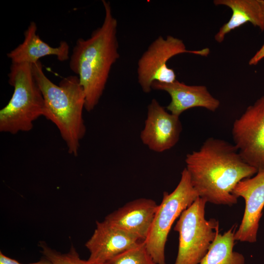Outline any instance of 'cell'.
Segmentation results:
<instances>
[{
  "mask_svg": "<svg viewBox=\"0 0 264 264\" xmlns=\"http://www.w3.org/2000/svg\"><path fill=\"white\" fill-rule=\"evenodd\" d=\"M261 3H262V4L263 11H264V0H261Z\"/></svg>",
  "mask_w": 264,
  "mask_h": 264,
  "instance_id": "22",
  "label": "cell"
},
{
  "mask_svg": "<svg viewBox=\"0 0 264 264\" xmlns=\"http://www.w3.org/2000/svg\"><path fill=\"white\" fill-rule=\"evenodd\" d=\"M8 76L14 91L7 104L0 110V131L12 134L29 132L34 122L43 116L44 109L32 64L12 63Z\"/></svg>",
  "mask_w": 264,
  "mask_h": 264,
  "instance_id": "4",
  "label": "cell"
},
{
  "mask_svg": "<svg viewBox=\"0 0 264 264\" xmlns=\"http://www.w3.org/2000/svg\"><path fill=\"white\" fill-rule=\"evenodd\" d=\"M264 58V43L249 61L250 66H256Z\"/></svg>",
  "mask_w": 264,
  "mask_h": 264,
  "instance_id": "19",
  "label": "cell"
},
{
  "mask_svg": "<svg viewBox=\"0 0 264 264\" xmlns=\"http://www.w3.org/2000/svg\"><path fill=\"white\" fill-rule=\"evenodd\" d=\"M206 203L198 197L178 217L174 228L179 235L174 264H199L219 233V221L205 218Z\"/></svg>",
  "mask_w": 264,
  "mask_h": 264,
  "instance_id": "5",
  "label": "cell"
},
{
  "mask_svg": "<svg viewBox=\"0 0 264 264\" xmlns=\"http://www.w3.org/2000/svg\"><path fill=\"white\" fill-rule=\"evenodd\" d=\"M141 242L138 238L104 220L96 221V227L86 243L90 255L88 261L99 264L107 262Z\"/></svg>",
  "mask_w": 264,
  "mask_h": 264,
  "instance_id": "11",
  "label": "cell"
},
{
  "mask_svg": "<svg viewBox=\"0 0 264 264\" xmlns=\"http://www.w3.org/2000/svg\"><path fill=\"white\" fill-rule=\"evenodd\" d=\"M40 246L45 258L54 264H106L90 262L81 259L75 248L71 246L66 253H61L49 247L45 242H41Z\"/></svg>",
  "mask_w": 264,
  "mask_h": 264,
  "instance_id": "18",
  "label": "cell"
},
{
  "mask_svg": "<svg viewBox=\"0 0 264 264\" xmlns=\"http://www.w3.org/2000/svg\"><path fill=\"white\" fill-rule=\"evenodd\" d=\"M32 71L44 99L43 116L56 125L68 153L76 156L86 132L85 96L78 77L67 76L56 85L45 75L40 61L32 64Z\"/></svg>",
  "mask_w": 264,
  "mask_h": 264,
  "instance_id": "3",
  "label": "cell"
},
{
  "mask_svg": "<svg viewBox=\"0 0 264 264\" xmlns=\"http://www.w3.org/2000/svg\"><path fill=\"white\" fill-rule=\"evenodd\" d=\"M0 264H21L18 261L4 255L0 252Z\"/></svg>",
  "mask_w": 264,
  "mask_h": 264,
  "instance_id": "20",
  "label": "cell"
},
{
  "mask_svg": "<svg viewBox=\"0 0 264 264\" xmlns=\"http://www.w3.org/2000/svg\"><path fill=\"white\" fill-rule=\"evenodd\" d=\"M186 53L205 57L209 54L210 49L188 50L183 41L177 38L158 37L138 62V81L142 90L149 93L154 82L170 84L176 81V73L167 66V62L174 56Z\"/></svg>",
  "mask_w": 264,
  "mask_h": 264,
  "instance_id": "7",
  "label": "cell"
},
{
  "mask_svg": "<svg viewBox=\"0 0 264 264\" xmlns=\"http://www.w3.org/2000/svg\"><path fill=\"white\" fill-rule=\"evenodd\" d=\"M152 88L169 94L171 101L166 110L179 117L190 109L201 107L214 112L220 106L219 100L215 98L204 86L187 85L176 80L170 84L154 82Z\"/></svg>",
  "mask_w": 264,
  "mask_h": 264,
  "instance_id": "13",
  "label": "cell"
},
{
  "mask_svg": "<svg viewBox=\"0 0 264 264\" xmlns=\"http://www.w3.org/2000/svg\"><path fill=\"white\" fill-rule=\"evenodd\" d=\"M185 161L198 197L217 205L236 204L235 187L258 172L242 159L234 145L213 137L206 139L199 150L188 154Z\"/></svg>",
  "mask_w": 264,
  "mask_h": 264,
  "instance_id": "1",
  "label": "cell"
},
{
  "mask_svg": "<svg viewBox=\"0 0 264 264\" xmlns=\"http://www.w3.org/2000/svg\"><path fill=\"white\" fill-rule=\"evenodd\" d=\"M199 197L186 169L173 192H165L158 205L149 234L144 241L147 250L156 264H166L165 247L171 228L181 213Z\"/></svg>",
  "mask_w": 264,
  "mask_h": 264,
  "instance_id": "6",
  "label": "cell"
},
{
  "mask_svg": "<svg viewBox=\"0 0 264 264\" xmlns=\"http://www.w3.org/2000/svg\"><path fill=\"white\" fill-rule=\"evenodd\" d=\"M28 264H54L50 260L45 258V259H42L40 261H38L36 263H30Z\"/></svg>",
  "mask_w": 264,
  "mask_h": 264,
  "instance_id": "21",
  "label": "cell"
},
{
  "mask_svg": "<svg viewBox=\"0 0 264 264\" xmlns=\"http://www.w3.org/2000/svg\"><path fill=\"white\" fill-rule=\"evenodd\" d=\"M158 206L152 199L138 198L108 215L105 220L144 241L149 234Z\"/></svg>",
  "mask_w": 264,
  "mask_h": 264,
  "instance_id": "12",
  "label": "cell"
},
{
  "mask_svg": "<svg viewBox=\"0 0 264 264\" xmlns=\"http://www.w3.org/2000/svg\"><path fill=\"white\" fill-rule=\"evenodd\" d=\"M237 228L234 224L224 233H219L199 264H244L243 255L233 250Z\"/></svg>",
  "mask_w": 264,
  "mask_h": 264,
  "instance_id": "16",
  "label": "cell"
},
{
  "mask_svg": "<svg viewBox=\"0 0 264 264\" xmlns=\"http://www.w3.org/2000/svg\"><path fill=\"white\" fill-rule=\"evenodd\" d=\"M179 117L169 112L154 99L148 106L140 138L150 150L162 153L174 147L182 131Z\"/></svg>",
  "mask_w": 264,
  "mask_h": 264,
  "instance_id": "10",
  "label": "cell"
},
{
  "mask_svg": "<svg viewBox=\"0 0 264 264\" xmlns=\"http://www.w3.org/2000/svg\"><path fill=\"white\" fill-rule=\"evenodd\" d=\"M69 45L66 41L60 42L57 47L51 46L42 40L37 34V26L31 22L24 32L22 43L7 54L12 63H28L34 64L40 59L53 55L61 62L69 59Z\"/></svg>",
  "mask_w": 264,
  "mask_h": 264,
  "instance_id": "14",
  "label": "cell"
},
{
  "mask_svg": "<svg viewBox=\"0 0 264 264\" xmlns=\"http://www.w3.org/2000/svg\"><path fill=\"white\" fill-rule=\"evenodd\" d=\"M105 17L100 27L87 39L79 38L70 57L69 67L79 78L85 96V110L97 105L112 65L119 58L117 21L109 1L102 0Z\"/></svg>",
  "mask_w": 264,
  "mask_h": 264,
  "instance_id": "2",
  "label": "cell"
},
{
  "mask_svg": "<svg viewBox=\"0 0 264 264\" xmlns=\"http://www.w3.org/2000/svg\"><path fill=\"white\" fill-rule=\"evenodd\" d=\"M233 194L237 198H242L245 201L243 216L235 239L240 242H255L264 207V170L240 181Z\"/></svg>",
  "mask_w": 264,
  "mask_h": 264,
  "instance_id": "9",
  "label": "cell"
},
{
  "mask_svg": "<svg viewBox=\"0 0 264 264\" xmlns=\"http://www.w3.org/2000/svg\"><path fill=\"white\" fill-rule=\"evenodd\" d=\"M232 134L242 159L257 171L264 170V96L234 121Z\"/></svg>",
  "mask_w": 264,
  "mask_h": 264,
  "instance_id": "8",
  "label": "cell"
},
{
  "mask_svg": "<svg viewBox=\"0 0 264 264\" xmlns=\"http://www.w3.org/2000/svg\"><path fill=\"white\" fill-rule=\"evenodd\" d=\"M214 3L226 6L232 12L229 20L215 35L218 43L222 42L228 33L247 22L264 30V13L261 0H215Z\"/></svg>",
  "mask_w": 264,
  "mask_h": 264,
  "instance_id": "15",
  "label": "cell"
},
{
  "mask_svg": "<svg viewBox=\"0 0 264 264\" xmlns=\"http://www.w3.org/2000/svg\"><path fill=\"white\" fill-rule=\"evenodd\" d=\"M106 264H156L144 241L113 257Z\"/></svg>",
  "mask_w": 264,
  "mask_h": 264,
  "instance_id": "17",
  "label": "cell"
}]
</instances>
